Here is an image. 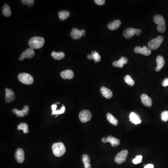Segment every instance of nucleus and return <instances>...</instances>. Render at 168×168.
<instances>
[{
  "mask_svg": "<svg viewBox=\"0 0 168 168\" xmlns=\"http://www.w3.org/2000/svg\"><path fill=\"white\" fill-rule=\"evenodd\" d=\"M45 40L43 37L41 36H34L29 42V46L33 49L41 48L44 45Z\"/></svg>",
  "mask_w": 168,
  "mask_h": 168,
  "instance_id": "f257e3e1",
  "label": "nucleus"
},
{
  "mask_svg": "<svg viewBox=\"0 0 168 168\" xmlns=\"http://www.w3.org/2000/svg\"><path fill=\"white\" fill-rule=\"evenodd\" d=\"M153 21L157 24V30L158 32L164 33L166 31V25L164 17L160 15H156L154 16Z\"/></svg>",
  "mask_w": 168,
  "mask_h": 168,
  "instance_id": "f03ea898",
  "label": "nucleus"
},
{
  "mask_svg": "<svg viewBox=\"0 0 168 168\" xmlns=\"http://www.w3.org/2000/svg\"><path fill=\"white\" fill-rule=\"evenodd\" d=\"M52 149L54 155L57 157L62 156L66 151V147L61 142L54 143L52 146Z\"/></svg>",
  "mask_w": 168,
  "mask_h": 168,
  "instance_id": "7ed1b4c3",
  "label": "nucleus"
},
{
  "mask_svg": "<svg viewBox=\"0 0 168 168\" xmlns=\"http://www.w3.org/2000/svg\"><path fill=\"white\" fill-rule=\"evenodd\" d=\"M163 41V37L161 36H158L157 38H154L148 43V48L150 50H156L161 46Z\"/></svg>",
  "mask_w": 168,
  "mask_h": 168,
  "instance_id": "20e7f679",
  "label": "nucleus"
},
{
  "mask_svg": "<svg viewBox=\"0 0 168 168\" xmlns=\"http://www.w3.org/2000/svg\"><path fill=\"white\" fill-rule=\"evenodd\" d=\"M18 80L21 82L25 85H31L34 82V79L32 76L27 73H21L18 76Z\"/></svg>",
  "mask_w": 168,
  "mask_h": 168,
  "instance_id": "39448f33",
  "label": "nucleus"
},
{
  "mask_svg": "<svg viewBox=\"0 0 168 168\" xmlns=\"http://www.w3.org/2000/svg\"><path fill=\"white\" fill-rule=\"evenodd\" d=\"M128 150L126 149L122 150V151L118 153L117 156L115 157V161L116 163L117 164H122L125 162L128 156Z\"/></svg>",
  "mask_w": 168,
  "mask_h": 168,
  "instance_id": "423d86ee",
  "label": "nucleus"
},
{
  "mask_svg": "<svg viewBox=\"0 0 168 168\" xmlns=\"http://www.w3.org/2000/svg\"><path fill=\"white\" fill-rule=\"evenodd\" d=\"M92 117V113L87 110H84L79 114V118L81 122L83 123L90 121Z\"/></svg>",
  "mask_w": 168,
  "mask_h": 168,
  "instance_id": "0eeeda50",
  "label": "nucleus"
},
{
  "mask_svg": "<svg viewBox=\"0 0 168 168\" xmlns=\"http://www.w3.org/2000/svg\"><path fill=\"white\" fill-rule=\"evenodd\" d=\"M35 55V52L34 49L29 48L26 50H24L21 54L20 56L19 57V60L20 61H23L24 59H31Z\"/></svg>",
  "mask_w": 168,
  "mask_h": 168,
  "instance_id": "6e6552de",
  "label": "nucleus"
},
{
  "mask_svg": "<svg viewBox=\"0 0 168 168\" xmlns=\"http://www.w3.org/2000/svg\"><path fill=\"white\" fill-rule=\"evenodd\" d=\"M134 51L136 53L141 54L146 56L150 55L151 54V50L146 46H143L142 47L140 46L135 47L134 49Z\"/></svg>",
  "mask_w": 168,
  "mask_h": 168,
  "instance_id": "1a4fd4ad",
  "label": "nucleus"
},
{
  "mask_svg": "<svg viewBox=\"0 0 168 168\" xmlns=\"http://www.w3.org/2000/svg\"><path fill=\"white\" fill-rule=\"evenodd\" d=\"M29 111V106L28 105H26L24 106L22 110H19L17 109H14L12 112L14 114H15L17 117H22L28 115Z\"/></svg>",
  "mask_w": 168,
  "mask_h": 168,
  "instance_id": "9d476101",
  "label": "nucleus"
},
{
  "mask_svg": "<svg viewBox=\"0 0 168 168\" xmlns=\"http://www.w3.org/2000/svg\"><path fill=\"white\" fill-rule=\"evenodd\" d=\"M15 156L16 161L19 163H22L24 162V159H25L24 152L23 149L21 148H18L16 149Z\"/></svg>",
  "mask_w": 168,
  "mask_h": 168,
  "instance_id": "9b49d317",
  "label": "nucleus"
},
{
  "mask_svg": "<svg viewBox=\"0 0 168 168\" xmlns=\"http://www.w3.org/2000/svg\"><path fill=\"white\" fill-rule=\"evenodd\" d=\"M6 95H5V101L7 103H9L13 101L15 99V94L14 92L10 89H5Z\"/></svg>",
  "mask_w": 168,
  "mask_h": 168,
  "instance_id": "f8f14e48",
  "label": "nucleus"
},
{
  "mask_svg": "<svg viewBox=\"0 0 168 168\" xmlns=\"http://www.w3.org/2000/svg\"><path fill=\"white\" fill-rule=\"evenodd\" d=\"M129 60L125 57H122L118 61L113 62V66L115 67L122 68L125 64L128 63Z\"/></svg>",
  "mask_w": 168,
  "mask_h": 168,
  "instance_id": "ddd939ff",
  "label": "nucleus"
},
{
  "mask_svg": "<svg viewBox=\"0 0 168 168\" xmlns=\"http://www.w3.org/2000/svg\"><path fill=\"white\" fill-rule=\"evenodd\" d=\"M142 103L147 107L150 108L152 105V99L146 94H143L141 96Z\"/></svg>",
  "mask_w": 168,
  "mask_h": 168,
  "instance_id": "4468645a",
  "label": "nucleus"
},
{
  "mask_svg": "<svg viewBox=\"0 0 168 168\" xmlns=\"http://www.w3.org/2000/svg\"><path fill=\"white\" fill-rule=\"evenodd\" d=\"M51 109H52V114L51 115H56V117H57L59 115L63 114L66 110V107H64V105H62V107L60 109L57 110V105L56 104H53L51 106Z\"/></svg>",
  "mask_w": 168,
  "mask_h": 168,
  "instance_id": "2eb2a0df",
  "label": "nucleus"
},
{
  "mask_svg": "<svg viewBox=\"0 0 168 168\" xmlns=\"http://www.w3.org/2000/svg\"><path fill=\"white\" fill-rule=\"evenodd\" d=\"M156 62H157V67L156 68V72H159L164 67L165 64V60L164 57L162 56H158L156 57Z\"/></svg>",
  "mask_w": 168,
  "mask_h": 168,
  "instance_id": "dca6fc26",
  "label": "nucleus"
},
{
  "mask_svg": "<svg viewBox=\"0 0 168 168\" xmlns=\"http://www.w3.org/2000/svg\"><path fill=\"white\" fill-rule=\"evenodd\" d=\"M60 75L63 79L65 80H70L74 78V73L70 70H66L60 73Z\"/></svg>",
  "mask_w": 168,
  "mask_h": 168,
  "instance_id": "f3484780",
  "label": "nucleus"
},
{
  "mask_svg": "<svg viewBox=\"0 0 168 168\" xmlns=\"http://www.w3.org/2000/svg\"><path fill=\"white\" fill-rule=\"evenodd\" d=\"M101 93L103 96L108 99H111L113 97V93L112 91L105 87H101Z\"/></svg>",
  "mask_w": 168,
  "mask_h": 168,
  "instance_id": "a211bd4d",
  "label": "nucleus"
},
{
  "mask_svg": "<svg viewBox=\"0 0 168 168\" xmlns=\"http://www.w3.org/2000/svg\"><path fill=\"white\" fill-rule=\"evenodd\" d=\"M135 35V29L131 28H129L124 30L123 33V36L126 39H130Z\"/></svg>",
  "mask_w": 168,
  "mask_h": 168,
  "instance_id": "6ab92c4d",
  "label": "nucleus"
},
{
  "mask_svg": "<svg viewBox=\"0 0 168 168\" xmlns=\"http://www.w3.org/2000/svg\"><path fill=\"white\" fill-rule=\"evenodd\" d=\"M129 119H130V121L132 122V123H134L135 125L140 124L142 122V120H141L139 115L134 112L130 113V115H129Z\"/></svg>",
  "mask_w": 168,
  "mask_h": 168,
  "instance_id": "aec40b11",
  "label": "nucleus"
},
{
  "mask_svg": "<svg viewBox=\"0 0 168 168\" xmlns=\"http://www.w3.org/2000/svg\"><path fill=\"white\" fill-rule=\"evenodd\" d=\"M121 24H122V22L121 21L119 20H115L112 22H109L108 24V28L110 30H115L120 27Z\"/></svg>",
  "mask_w": 168,
  "mask_h": 168,
  "instance_id": "412c9836",
  "label": "nucleus"
},
{
  "mask_svg": "<svg viewBox=\"0 0 168 168\" xmlns=\"http://www.w3.org/2000/svg\"><path fill=\"white\" fill-rule=\"evenodd\" d=\"M87 59L89 60H94L95 62H99L101 60V57L96 51H93L91 54L87 56Z\"/></svg>",
  "mask_w": 168,
  "mask_h": 168,
  "instance_id": "4be33fe9",
  "label": "nucleus"
},
{
  "mask_svg": "<svg viewBox=\"0 0 168 168\" xmlns=\"http://www.w3.org/2000/svg\"><path fill=\"white\" fill-rule=\"evenodd\" d=\"M70 36L74 40L81 39L82 36V31L76 28H73L72 32H70Z\"/></svg>",
  "mask_w": 168,
  "mask_h": 168,
  "instance_id": "5701e85b",
  "label": "nucleus"
},
{
  "mask_svg": "<svg viewBox=\"0 0 168 168\" xmlns=\"http://www.w3.org/2000/svg\"><path fill=\"white\" fill-rule=\"evenodd\" d=\"M109 142L114 147H117L120 143V140L112 135H109L107 138V142Z\"/></svg>",
  "mask_w": 168,
  "mask_h": 168,
  "instance_id": "b1692460",
  "label": "nucleus"
},
{
  "mask_svg": "<svg viewBox=\"0 0 168 168\" xmlns=\"http://www.w3.org/2000/svg\"><path fill=\"white\" fill-rule=\"evenodd\" d=\"M107 118L108 121L111 124L114 126H116L119 124V122H118V120L117 119H116L114 116L110 114V113H108L107 115Z\"/></svg>",
  "mask_w": 168,
  "mask_h": 168,
  "instance_id": "393cba45",
  "label": "nucleus"
},
{
  "mask_svg": "<svg viewBox=\"0 0 168 168\" xmlns=\"http://www.w3.org/2000/svg\"><path fill=\"white\" fill-rule=\"evenodd\" d=\"M2 13L6 17H9L11 16L12 12L8 4H4L2 8Z\"/></svg>",
  "mask_w": 168,
  "mask_h": 168,
  "instance_id": "a878e982",
  "label": "nucleus"
},
{
  "mask_svg": "<svg viewBox=\"0 0 168 168\" xmlns=\"http://www.w3.org/2000/svg\"><path fill=\"white\" fill-rule=\"evenodd\" d=\"M51 55L54 60H61L64 58L65 57V54L63 52L56 53L55 51H53L51 53Z\"/></svg>",
  "mask_w": 168,
  "mask_h": 168,
  "instance_id": "bb28decb",
  "label": "nucleus"
},
{
  "mask_svg": "<svg viewBox=\"0 0 168 168\" xmlns=\"http://www.w3.org/2000/svg\"><path fill=\"white\" fill-rule=\"evenodd\" d=\"M59 16L61 21H64L70 16V13L69 11L66 10H63L59 12Z\"/></svg>",
  "mask_w": 168,
  "mask_h": 168,
  "instance_id": "cd10ccee",
  "label": "nucleus"
},
{
  "mask_svg": "<svg viewBox=\"0 0 168 168\" xmlns=\"http://www.w3.org/2000/svg\"><path fill=\"white\" fill-rule=\"evenodd\" d=\"M18 130H22L24 134H27L29 132L28 125L25 123H21L17 126Z\"/></svg>",
  "mask_w": 168,
  "mask_h": 168,
  "instance_id": "c85d7f7f",
  "label": "nucleus"
},
{
  "mask_svg": "<svg viewBox=\"0 0 168 168\" xmlns=\"http://www.w3.org/2000/svg\"><path fill=\"white\" fill-rule=\"evenodd\" d=\"M124 81L125 82L128 84V85L130 86H133L135 85V81L132 79L131 77L129 75H127L124 77Z\"/></svg>",
  "mask_w": 168,
  "mask_h": 168,
  "instance_id": "c756f323",
  "label": "nucleus"
},
{
  "mask_svg": "<svg viewBox=\"0 0 168 168\" xmlns=\"http://www.w3.org/2000/svg\"><path fill=\"white\" fill-rule=\"evenodd\" d=\"M21 2L24 5H27L29 7H31L33 6L35 2L34 0H22Z\"/></svg>",
  "mask_w": 168,
  "mask_h": 168,
  "instance_id": "7c9ffc66",
  "label": "nucleus"
},
{
  "mask_svg": "<svg viewBox=\"0 0 168 168\" xmlns=\"http://www.w3.org/2000/svg\"><path fill=\"white\" fill-rule=\"evenodd\" d=\"M82 159L83 163L84 165L89 163L90 162V161H91V159H90L89 156L87 155H86V154L83 155Z\"/></svg>",
  "mask_w": 168,
  "mask_h": 168,
  "instance_id": "2f4dec72",
  "label": "nucleus"
},
{
  "mask_svg": "<svg viewBox=\"0 0 168 168\" xmlns=\"http://www.w3.org/2000/svg\"><path fill=\"white\" fill-rule=\"evenodd\" d=\"M142 155H139L136 156L135 159H133L132 162L135 164H139L140 163L142 162Z\"/></svg>",
  "mask_w": 168,
  "mask_h": 168,
  "instance_id": "473e14b6",
  "label": "nucleus"
},
{
  "mask_svg": "<svg viewBox=\"0 0 168 168\" xmlns=\"http://www.w3.org/2000/svg\"><path fill=\"white\" fill-rule=\"evenodd\" d=\"M161 119L163 122H167L168 121V111H165L161 114Z\"/></svg>",
  "mask_w": 168,
  "mask_h": 168,
  "instance_id": "72a5a7b5",
  "label": "nucleus"
},
{
  "mask_svg": "<svg viewBox=\"0 0 168 168\" xmlns=\"http://www.w3.org/2000/svg\"><path fill=\"white\" fill-rule=\"evenodd\" d=\"M94 2L97 5L102 6L105 4V0H95Z\"/></svg>",
  "mask_w": 168,
  "mask_h": 168,
  "instance_id": "f704fd0d",
  "label": "nucleus"
},
{
  "mask_svg": "<svg viewBox=\"0 0 168 168\" xmlns=\"http://www.w3.org/2000/svg\"><path fill=\"white\" fill-rule=\"evenodd\" d=\"M162 86L164 87L168 86V78L164 79L162 82Z\"/></svg>",
  "mask_w": 168,
  "mask_h": 168,
  "instance_id": "c9c22d12",
  "label": "nucleus"
},
{
  "mask_svg": "<svg viewBox=\"0 0 168 168\" xmlns=\"http://www.w3.org/2000/svg\"><path fill=\"white\" fill-rule=\"evenodd\" d=\"M142 30L139 29H135V35L137 36H139L142 33Z\"/></svg>",
  "mask_w": 168,
  "mask_h": 168,
  "instance_id": "e433bc0d",
  "label": "nucleus"
},
{
  "mask_svg": "<svg viewBox=\"0 0 168 168\" xmlns=\"http://www.w3.org/2000/svg\"><path fill=\"white\" fill-rule=\"evenodd\" d=\"M144 168H154V166L153 164H148L145 165Z\"/></svg>",
  "mask_w": 168,
  "mask_h": 168,
  "instance_id": "4c0bfd02",
  "label": "nucleus"
},
{
  "mask_svg": "<svg viewBox=\"0 0 168 168\" xmlns=\"http://www.w3.org/2000/svg\"><path fill=\"white\" fill-rule=\"evenodd\" d=\"M84 166H85V168H91V167H92L91 164L90 163L86 164V165H84Z\"/></svg>",
  "mask_w": 168,
  "mask_h": 168,
  "instance_id": "58836bf2",
  "label": "nucleus"
},
{
  "mask_svg": "<svg viewBox=\"0 0 168 168\" xmlns=\"http://www.w3.org/2000/svg\"><path fill=\"white\" fill-rule=\"evenodd\" d=\"M102 142L103 143H106V142H107V138H106V137H103V138H102Z\"/></svg>",
  "mask_w": 168,
  "mask_h": 168,
  "instance_id": "ea45409f",
  "label": "nucleus"
},
{
  "mask_svg": "<svg viewBox=\"0 0 168 168\" xmlns=\"http://www.w3.org/2000/svg\"><path fill=\"white\" fill-rule=\"evenodd\" d=\"M82 31V36H84L86 35V30H84V29H82L81 30Z\"/></svg>",
  "mask_w": 168,
  "mask_h": 168,
  "instance_id": "a19ab883",
  "label": "nucleus"
}]
</instances>
